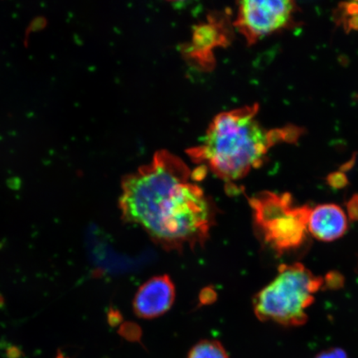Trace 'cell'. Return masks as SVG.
Masks as SVG:
<instances>
[{
	"instance_id": "8fae6325",
	"label": "cell",
	"mask_w": 358,
	"mask_h": 358,
	"mask_svg": "<svg viewBox=\"0 0 358 358\" xmlns=\"http://www.w3.org/2000/svg\"><path fill=\"white\" fill-rule=\"evenodd\" d=\"M325 282L326 285H328L330 289L339 288V286L343 284V279L338 273L333 272L327 275L324 283Z\"/></svg>"
},
{
	"instance_id": "9c48e42d",
	"label": "cell",
	"mask_w": 358,
	"mask_h": 358,
	"mask_svg": "<svg viewBox=\"0 0 358 358\" xmlns=\"http://www.w3.org/2000/svg\"><path fill=\"white\" fill-rule=\"evenodd\" d=\"M315 358H349L347 352L340 348H331L322 351Z\"/></svg>"
},
{
	"instance_id": "6da1fadb",
	"label": "cell",
	"mask_w": 358,
	"mask_h": 358,
	"mask_svg": "<svg viewBox=\"0 0 358 358\" xmlns=\"http://www.w3.org/2000/svg\"><path fill=\"white\" fill-rule=\"evenodd\" d=\"M187 165L161 152L125 177L120 207L125 221L140 226L165 250L204 245L214 220L213 206Z\"/></svg>"
},
{
	"instance_id": "7c38bea8",
	"label": "cell",
	"mask_w": 358,
	"mask_h": 358,
	"mask_svg": "<svg viewBox=\"0 0 358 358\" xmlns=\"http://www.w3.org/2000/svg\"><path fill=\"white\" fill-rule=\"evenodd\" d=\"M329 181L331 186L338 187V189L346 185V178L341 173L333 174L330 176Z\"/></svg>"
},
{
	"instance_id": "52a82bcc",
	"label": "cell",
	"mask_w": 358,
	"mask_h": 358,
	"mask_svg": "<svg viewBox=\"0 0 358 358\" xmlns=\"http://www.w3.org/2000/svg\"><path fill=\"white\" fill-rule=\"evenodd\" d=\"M348 229L346 213L338 205L323 204L312 209L308 231L316 239L333 241L345 234Z\"/></svg>"
},
{
	"instance_id": "8992f818",
	"label": "cell",
	"mask_w": 358,
	"mask_h": 358,
	"mask_svg": "<svg viewBox=\"0 0 358 358\" xmlns=\"http://www.w3.org/2000/svg\"><path fill=\"white\" fill-rule=\"evenodd\" d=\"M176 299V288L166 275L155 276L138 290L134 296V311L141 319H155L166 313Z\"/></svg>"
},
{
	"instance_id": "ba28073f",
	"label": "cell",
	"mask_w": 358,
	"mask_h": 358,
	"mask_svg": "<svg viewBox=\"0 0 358 358\" xmlns=\"http://www.w3.org/2000/svg\"><path fill=\"white\" fill-rule=\"evenodd\" d=\"M187 358H229L222 344L214 340H203L192 348Z\"/></svg>"
},
{
	"instance_id": "30bf717a",
	"label": "cell",
	"mask_w": 358,
	"mask_h": 358,
	"mask_svg": "<svg viewBox=\"0 0 358 358\" xmlns=\"http://www.w3.org/2000/svg\"><path fill=\"white\" fill-rule=\"evenodd\" d=\"M348 216L352 221H358V194L352 196L347 206Z\"/></svg>"
},
{
	"instance_id": "3957f363",
	"label": "cell",
	"mask_w": 358,
	"mask_h": 358,
	"mask_svg": "<svg viewBox=\"0 0 358 358\" xmlns=\"http://www.w3.org/2000/svg\"><path fill=\"white\" fill-rule=\"evenodd\" d=\"M324 285L323 278L313 275L302 264L281 266L278 275L255 298V313L264 322L301 326L308 320L307 308Z\"/></svg>"
},
{
	"instance_id": "5b68a950",
	"label": "cell",
	"mask_w": 358,
	"mask_h": 358,
	"mask_svg": "<svg viewBox=\"0 0 358 358\" xmlns=\"http://www.w3.org/2000/svg\"><path fill=\"white\" fill-rule=\"evenodd\" d=\"M296 8L289 0H245L238 4L236 25L253 43L289 26Z\"/></svg>"
},
{
	"instance_id": "7a4b0ae2",
	"label": "cell",
	"mask_w": 358,
	"mask_h": 358,
	"mask_svg": "<svg viewBox=\"0 0 358 358\" xmlns=\"http://www.w3.org/2000/svg\"><path fill=\"white\" fill-rule=\"evenodd\" d=\"M258 106L223 112L213 120L192 158L227 182L239 180L262 165L268 150L280 142H294L297 127L268 131L257 119Z\"/></svg>"
},
{
	"instance_id": "277c9868",
	"label": "cell",
	"mask_w": 358,
	"mask_h": 358,
	"mask_svg": "<svg viewBox=\"0 0 358 358\" xmlns=\"http://www.w3.org/2000/svg\"><path fill=\"white\" fill-rule=\"evenodd\" d=\"M250 205L259 235L275 252H292L306 243L310 206L294 205L287 192H270L253 196Z\"/></svg>"
}]
</instances>
